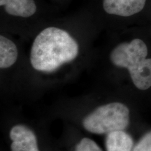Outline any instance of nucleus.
<instances>
[{
  "instance_id": "nucleus-8",
  "label": "nucleus",
  "mask_w": 151,
  "mask_h": 151,
  "mask_svg": "<svg viewBox=\"0 0 151 151\" xmlns=\"http://www.w3.org/2000/svg\"><path fill=\"white\" fill-rule=\"evenodd\" d=\"M18 55L15 43L3 36L0 37V68L6 69L14 65Z\"/></svg>"
},
{
  "instance_id": "nucleus-10",
  "label": "nucleus",
  "mask_w": 151,
  "mask_h": 151,
  "mask_svg": "<svg viewBox=\"0 0 151 151\" xmlns=\"http://www.w3.org/2000/svg\"><path fill=\"white\" fill-rule=\"evenodd\" d=\"M133 151H151V131L141 138Z\"/></svg>"
},
{
  "instance_id": "nucleus-9",
  "label": "nucleus",
  "mask_w": 151,
  "mask_h": 151,
  "mask_svg": "<svg viewBox=\"0 0 151 151\" xmlns=\"http://www.w3.org/2000/svg\"><path fill=\"white\" fill-rule=\"evenodd\" d=\"M76 151H102L94 141L88 138H84L76 147Z\"/></svg>"
},
{
  "instance_id": "nucleus-7",
  "label": "nucleus",
  "mask_w": 151,
  "mask_h": 151,
  "mask_svg": "<svg viewBox=\"0 0 151 151\" xmlns=\"http://www.w3.org/2000/svg\"><path fill=\"white\" fill-rule=\"evenodd\" d=\"M107 151H132L133 140L123 130L109 133L106 141Z\"/></svg>"
},
{
  "instance_id": "nucleus-5",
  "label": "nucleus",
  "mask_w": 151,
  "mask_h": 151,
  "mask_svg": "<svg viewBox=\"0 0 151 151\" xmlns=\"http://www.w3.org/2000/svg\"><path fill=\"white\" fill-rule=\"evenodd\" d=\"M146 2V0H103V7L109 14L128 17L140 12Z\"/></svg>"
},
{
  "instance_id": "nucleus-2",
  "label": "nucleus",
  "mask_w": 151,
  "mask_h": 151,
  "mask_svg": "<svg viewBox=\"0 0 151 151\" xmlns=\"http://www.w3.org/2000/svg\"><path fill=\"white\" fill-rule=\"evenodd\" d=\"M148 53L144 41L134 39L117 46L111 52L110 59L114 65L129 71L136 88L146 90L151 87V58H147Z\"/></svg>"
},
{
  "instance_id": "nucleus-1",
  "label": "nucleus",
  "mask_w": 151,
  "mask_h": 151,
  "mask_svg": "<svg viewBox=\"0 0 151 151\" xmlns=\"http://www.w3.org/2000/svg\"><path fill=\"white\" fill-rule=\"evenodd\" d=\"M78 50L76 41L69 33L59 28L48 27L35 38L30 62L36 70L51 72L74 60Z\"/></svg>"
},
{
  "instance_id": "nucleus-6",
  "label": "nucleus",
  "mask_w": 151,
  "mask_h": 151,
  "mask_svg": "<svg viewBox=\"0 0 151 151\" xmlns=\"http://www.w3.org/2000/svg\"><path fill=\"white\" fill-rule=\"evenodd\" d=\"M0 6L4 8L7 14L22 18L33 16L37 11L34 0H0Z\"/></svg>"
},
{
  "instance_id": "nucleus-3",
  "label": "nucleus",
  "mask_w": 151,
  "mask_h": 151,
  "mask_svg": "<svg viewBox=\"0 0 151 151\" xmlns=\"http://www.w3.org/2000/svg\"><path fill=\"white\" fill-rule=\"evenodd\" d=\"M129 123V109L120 102L107 104L98 107L83 122L87 131L98 134L124 130Z\"/></svg>"
},
{
  "instance_id": "nucleus-4",
  "label": "nucleus",
  "mask_w": 151,
  "mask_h": 151,
  "mask_svg": "<svg viewBox=\"0 0 151 151\" xmlns=\"http://www.w3.org/2000/svg\"><path fill=\"white\" fill-rule=\"evenodd\" d=\"M12 151H39L35 133L26 126L17 124L10 132Z\"/></svg>"
}]
</instances>
